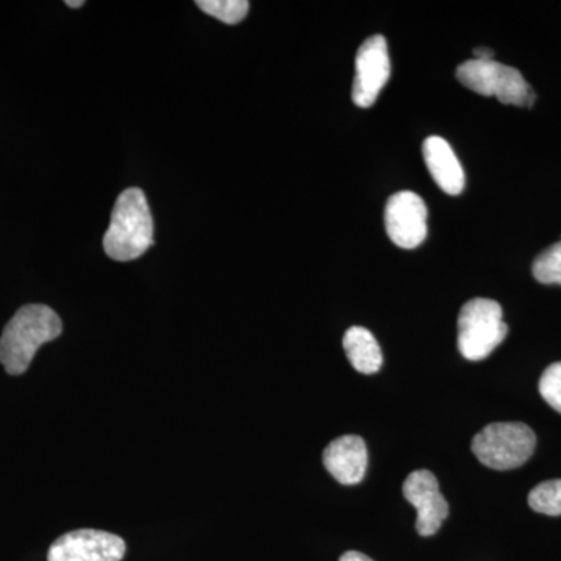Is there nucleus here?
I'll return each mask as SVG.
<instances>
[{
	"mask_svg": "<svg viewBox=\"0 0 561 561\" xmlns=\"http://www.w3.org/2000/svg\"><path fill=\"white\" fill-rule=\"evenodd\" d=\"M61 332V319L49 306H22L0 337V364L11 376L24 375L41 346L60 337Z\"/></svg>",
	"mask_w": 561,
	"mask_h": 561,
	"instance_id": "obj_1",
	"label": "nucleus"
},
{
	"mask_svg": "<svg viewBox=\"0 0 561 561\" xmlns=\"http://www.w3.org/2000/svg\"><path fill=\"white\" fill-rule=\"evenodd\" d=\"M153 245V219L149 202L138 187L122 192L114 205L103 249L111 260H138Z\"/></svg>",
	"mask_w": 561,
	"mask_h": 561,
	"instance_id": "obj_2",
	"label": "nucleus"
},
{
	"mask_svg": "<svg viewBox=\"0 0 561 561\" xmlns=\"http://www.w3.org/2000/svg\"><path fill=\"white\" fill-rule=\"evenodd\" d=\"M537 446V435L518 421L493 423L472 438L471 449L479 461L491 470L507 471L522 467Z\"/></svg>",
	"mask_w": 561,
	"mask_h": 561,
	"instance_id": "obj_3",
	"label": "nucleus"
},
{
	"mask_svg": "<svg viewBox=\"0 0 561 561\" xmlns=\"http://www.w3.org/2000/svg\"><path fill=\"white\" fill-rule=\"evenodd\" d=\"M457 80L468 90L496 98L504 105L531 108L537 95L518 69L497 61L468 60L457 68Z\"/></svg>",
	"mask_w": 561,
	"mask_h": 561,
	"instance_id": "obj_4",
	"label": "nucleus"
},
{
	"mask_svg": "<svg viewBox=\"0 0 561 561\" xmlns=\"http://www.w3.org/2000/svg\"><path fill=\"white\" fill-rule=\"evenodd\" d=\"M508 327L502 320L500 302L474 298L461 308L459 316V351L468 360L489 357L507 337Z\"/></svg>",
	"mask_w": 561,
	"mask_h": 561,
	"instance_id": "obj_5",
	"label": "nucleus"
},
{
	"mask_svg": "<svg viewBox=\"0 0 561 561\" xmlns=\"http://www.w3.org/2000/svg\"><path fill=\"white\" fill-rule=\"evenodd\" d=\"M127 545L117 535L80 529L61 535L47 553V561H122Z\"/></svg>",
	"mask_w": 561,
	"mask_h": 561,
	"instance_id": "obj_6",
	"label": "nucleus"
},
{
	"mask_svg": "<svg viewBox=\"0 0 561 561\" xmlns=\"http://www.w3.org/2000/svg\"><path fill=\"white\" fill-rule=\"evenodd\" d=\"M386 230L394 245L412 250L427 238V206L412 191L397 192L386 205Z\"/></svg>",
	"mask_w": 561,
	"mask_h": 561,
	"instance_id": "obj_7",
	"label": "nucleus"
},
{
	"mask_svg": "<svg viewBox=\"0 0 561 561\" xmlns=\"http://www.w3.org/2000/svg\"><path fill=\"white\" fill-rule=\"evenodd\" d=\"M390 57L387 39L375 35L362 43L356 55V76L353 83V102L368 108L378 101L390 79Z\"/></svg>",
	"mask_w": 561,
	"mask_h": 561,
	"instance_id": "obj_8",
	"label": "nucleus"
},
{
	"mask_svg": "<svg viewBox=\"0 0 561 561\" xmlns=\"http://www.w3.org/2000/svg\"><path fill=\"white\" fill-rule=\"evenodd\" d=\"M405 500L416 508V530L421 537H432L448 518L449 504L438 489V481L430 470H416L402 485Z\"/></svg>",
	"mask_w": 561,
	"mask_h": 561,
	"instance_id": "obj_9",
	"label": "nucleus"
},
{
	"mask_svg": "<svg viewBox=\"0 0 561 561\" xmlns=\"http://www.w3.org/2000/svg\"><path fill=\"white\" fill-rule=\"evenodd\" d=\"M323 465L342 485H356L365 478L368 451L359 435H343L328 445L323 453Z\"/></svg>",
	"mask_w": 561,
	"mask_h": 561,
	"instance_id": "obj_10",
	"label": "nucleus"
},
{
	"mask_svg": "<svg viewBox=\"0 0 561 561\" xmlns=\"http://www.w3.org/2000/svg\"><path fill=\"white\" fill-rule=\"evenodd\" d=\"M423 157L432 179L443 192L459 195L465 190V172L453 147L440 136H430L423 144Z\"/></svg>",
	"mask_w": 561,
	"mask_h": 561,
	"instance_id": "obj_11",
	"label": "nucleus"
},
{
	"mask_svg": "<svg viewBox=\"0 0 561 561\" xmlns=\"http://www.w3.org/2000/svg\"><path fill=\"white\" fill-rule=\"evenodd\" d=\"M343 348L348 360L362 375L381 370L382 351L370 331L362 327L350 328L343 335Z\"/></svg>",
	"mask_w": 561,
	"mask_h": 561,
	"instance_id": "obj_12",
	"label": "nucleus"
},
{
	"mask_svg": "<svg viewBox=\"0 0 561 561\" xmlns=\"http://www.w3.org/2000/svg\"><path fill=\"white\" fill-rule=\"evenodd\" d=\"M197 7L228 25L239 24L250 11V2L247 0H198Z\"/></svg>",
	"mask_w": 561,
	"mask_h": 561,
	"instance_id": "obj_13",
	"label": "nucleus"
},
{
	"mask_svg": "<svg viewBox=\"0 0 561 561\" xmlns=\"http://www.w3.org/2000/svg\"><path fill=\"white\" fill-rule=\"evenodd\" d=\"M531 511L542 515H561V479L541 482L529 494Z\"/></svg>",
	"mask_w": 561,
	"mask_h": 561,
	"instance_id": "obj_14",
	"label": "nucleus"
},
{
	"mask_svg": "<svg viewBox=\"0 0 561 561\" xmlns=\"http://www.w3.org/2000/svg\"><path fill=\"white\" fill-rule=\"evenodd\" d=\"M531 273L538 283L561 286V242L553 243L552 247L538 254L531 265Z\"/></svg>",
	"mask_w": 561,
	"mask_h": 561,
	"instance_id": "obj_15",
	"label": "nucleus"
},
{
	"mask_svg": "<svg viewBox=\"0 0 561 561\" xmlns=\"http://www.w3.org/2000/svg\"><path fill=\"white\" fill-rule=\"evenodd\" d=\"M542 400L548 402L553 411L561 413V362L549 365L541 375L538 383Z\"/></svg>",
	"mask_w": 561,
	"mask_h": 561,
	"instance_id": "obj_16",
	"label": "nucleus"
},
{
	"mask_svg": "<svg viewBox=\"0 0 561 561\" xmlns=\"http://www.w3.org/2000/svg\"><path fill=\"white\" fill-rule=\"evenodd\" d=\"M474 54V58L472 60L479 61H493L494 60V51L491 49H486V47H478V49L472 50Z\"/></svg>",
	"mask_w": 561,
	"mask_h": 561,
	"instance_id": "obj_17",
	"label": "nucleus"
},
{
	"mask_svg": "<svg viewBox=\"0 0 561 561\" xmlns=\"http://www.w3.org/2000/svg\"><path fill=\"white\" fill-rule=\"evenodd\" d=\"M341 561H375L371 560L370 557L365 556V553L350 551L343 553L341 557Z\"/></svg>",
	"mask_w": 561,
	"mask_h": 561,
	"instance_id": "obj_18",
	"label": "nucleus"
},
{
	"mask_svg": "<svg viewBox=\"0 0 561 561\" xmlns=\"http://www.w3.org/2000/svg\"><path fill=\"white\" fill-rule=\"evenodd\" d=\"M66 5L70 7V9H80V7L84 5V0H76V2H73V0H68Z\"/></svg>",
	"mask_w": 561,
	"mask_h": 561,
	"instance_id": "obj_19",
	"label": "nucleus"
}]
</instances>
